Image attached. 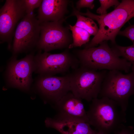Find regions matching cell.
<instances>
[{"label": "cell", "mask_w": 134, "mask_h": 134, "mask_svg": "<svg viewBox=\"0 0 134 134\" xmlns=\"http://www.w3.org/2000/svg\"><path fill=\"white\" fill-rule=\"evenodd\" d=\"M34 72L42 76H54L67 72L79 67V60L74 55L66 50L58 54L39 51L34 56Z\"/></svg>", "instance_id": "8992f818"}, {"label": "cell", "mask_w": 134, "mask_h": 134, "mask_svg": "<svg viewBox=\"0 0 134 134\" xmlns=\"http://www.w3.org/2000/svg\"></svg>", "instance_id": "603a6c76"}, {"label": "cell", "mask_w": 134, "mask_h": 134, "mask_svg": "<svg viewBox=\"0 0 134 134\" xmlns=\"http://www.w3.org/2000/svg\"><path fill=\"white\" fill-rule=\"evenodd\" d=\"M100 44L97 47L74 51L80 66L96 70L107 69L129 72L132 67L130 63L120 58L106 41Z\"/></svg>", "instance_id": "3957f363"}, {"label": "cell", "mask_w": 134, "mask_h": 134, "mask_svg": "<svg viewBox=\"0 0 134 134\" xmlns=\"http://www.w3.org/2000/svg\"><path fill=\"white\" fill-rule=\"evenodd\" d=\"M40 31V23L33 13L27 14L15 30L11 51L13 56L26 52L36 48Z\"/></svg>", "instance_id": "52a82bcc"}, {"label": "cell", "mask_w": 134, "mask_h": 134, "mask_svg": "<svg viewBox=\"0 0 134 134\" xmlns=\"http://www.w3.org/2000/svg\"><path fill=\"white\" fill-rule=\"evenodd\" d=\"M94 0H79L76 3L75 8L80 11L81 8H88L93 9L94 7Z\"/></svg>", "instance_id": "ffe728a7"}, {"label": "cell", "mask_w": 134, "mask_h": 134, "mask_svg": "<svg viewBox=\"0 0 134 134\" xmlns=\"http://www.w3.org/2000/svg\"><path fill=\"white\" fill-rule=\"evenodd\" d=\"M81 15L96 21L99 26L98 31L89 43L84 45V49L95 47L102 42L110 40L113 44L122 26L134 17V0H123L112 12L98 15L88 9L85 13L79 11Z\"/></svg>", "instance_id": "6da1fadb"}, {"label": "cell", "mask_w": 134, "mask_h": 134, "mask_svg": "<svg viewBox=\"0 0 134 134\" xmlns=\"http://www.w3.org/2000/svg\"><path fill=\"white\" fill-rule=\"evenodd\" d=\"M107 72L80 66L69 73L70 92L88 101L97 98Z\"/></svg>", "instance_id": "5b68a950"}, {"label": "cell", "mask_w": 134, "mask_h": 134, "mask_svg": "<svg viewBox=\"0 0 134 134\" xmlns=\"http://www.w3.org/2000/svg\"><path fill=\"white\" fill-rule=\"evenodd\" d=\"M119 56H121L132 64V71L134 70V46H122L115 45L112 48Z\"/></svg>", "instance_id": "e0dca14e"}, {"label": "cell", "mask_w": 134, "mask_h": 134, "mask_svg": "<svg viewBox=\"0 0 134 134\" xmlns=\"http://www.w3.org/2000/svg\"><path fill=\"white\" fill-rule=\"evenodd\" d=\"M118 34L126 37L131 40L134 46V24L128 27L123 31H120Z\"/></svg>", "instance_id": "44dd1931"}, {"label": "cell", "mask_w": 134, "mask_h": 134, "mask_svg": "<svg viewBox=\"0 0 134 134\" xmlns=\"http://www.w3.org/2000/svg\"><path fill=\"white\" fill-rule=\"evenodd\" d=\"M69 28L72 32L73 42L68 49L80 47L89 41L91 35L87 31L74 25H69Z\"/></svg>", "instance_id": "2e32d148"}, {"label": "cell", "mask_w": 134, "mask_h": 134, "mask_svg": "<svg viewBox=\"0 0 134 134\" xmlns=\"http://www.w3.org/2000/svg\"><path fill=\"white\" fill-rule=\"evenodd\" d=\"M26 14L23 0H6L0 8V43H7L9 50H11L15 27Z\"/></svg>", "instance_id": "9c48e42d"}, {"label": "cell", "mask_w": 134, "mask_h": 134, "mask_svg": "<svg viewBox=\"0 0 134 134\" xmlns=\"http://www.w3.org/2000/svg\"><path fill=\"white\" fill-rule=\"evenodd\" d=\"M67 0H43L39 7L36 17L40 23L65 20L68 12Z\"/></svg>", "instance_id": "4fadbf2b"}, {"label": "cell", "mask_w": 134, "mask_h": 134, "mask_svg": "<svg viewBox=\"0 0 134 134\" xmlns=\"http://www.w3.org/2000/svg\"><path fill=\"white\" fill-rule=\"evenodd\" d=\"M45 122L46 127L55 129L60 134H95L97 132L89 123L83 122L47 118Z\"/></svg>", "instance_id": "5bb4252c"}, {"label": "cell", "mask_w": 134, "mask_h": 134, "mask_svg": "<svg viewBox=\"0 0 134 134\" xmlns=\"http://www.w3.org/2000/svg\"><path fill=\"white\" fill-rule=\"evenodd\" d=\"M87 113L90 125L104 134L118 132L126 122V112L106 97L93 100Z\"/></svg>", "instance_id": "7a4b0ae2"}, {"label": "cell", "mask_w": 134, "mask_h": 134, "mask_svg": "<svg viewBox=\"0 0 134 134\" xmlns=\"http://www.w3.org/2000/svg\"><path fill=\"white\" fill-rule=\"evenodd\" d=\"M95 134H104L100 131H97ZM118 134H134L133 127L131 126H126L124 125L118 132Z\"/></svg>", "instance_id": "7402d4cb"}, {"label": "cell", "mask_w": 134, "mask_h": 134, "mask_svg": "<svg viewBox=\"0 0 134 134\" xmlns=\"http://www.w3.org/2000/svg\"><path fill=\"white\" fill-rule=\"evenodd\" d=\"M82 100L71 92H68L55 103L57 113L54 119L82 121L89 124L87 111Z\"/></svg>", "instance_id": "7c38bea8"}, {"label": "cell", "mask_w": 134, "mask_h": 134, "mask_svg": "<svg viewBox=\"0 0 134 134\" xmlns=\"http://www.w3.org/2000/svg\"><path fill=\"white\" fill-rule=\"evenodd\" d=\"M34 56L33 53L19 60L16 59V56H12L6 73L7 81L11 86L24 90H29L33 81Z\"/></svg>", "instance_id": "30bf717a"}, {"label": "cell", "mask_w": 134, "mask_h": 134, "mask_svg": "<svg viewBox=\"0 0 134 134\" xmlns=\"http://www.w3.org/2000/svg\"><path fill=\"white\" fill-rule=\"evenodd\" d=\"M42 1V0H23L27 14L32 13L34 9L39 7Z\"/></svg>", "instance_id": "d6986e66"}, {"label": "cell", "mask_w": 134, "mask_h": 134, "mask_svg": "<svg viewBox=\"0 0 134 134\" xmlns=\"http://www.w3.org/2000/svg\"><path fill=\"white\" fill-rule=\"evenodd\" d=\"M36 84L42 95L55 103L70 91L69 73L62 76L39 75Z\"/></svg>", "instance_id": "8fae6325"}, {"label": "cell", "mask_w": 134, "mask_h": 134, "mask_svg": "<svg viewBox=\"0 0 134 134\" xmlns=\"http://www.w3.org/2000/svg\"><path fill=\"white\" fill-rule=\"evenodd\" d=\"M132 95H134V71L126 74L117 70L107 72L98 96L113 100L126 112Z\"/></svg>", "instance_id": "277c9868"}, {"label": "cell", "mask_w": 134, "mask_h": 134, "mask_svg": "<svg viewBox=\"0 0 134 134\" xmlns=\"http://www.w3.org/2000/svg\"><path fill=\"white\" fill-rule=\"evenodd\" d=\"M65 20L40 23V37L36 48L48 52L67 48L73 42L69 28L64 26Z\"/></svg>", "instance_id": "ba28073f"}, {"label": "cell", "mask_w": 134, "mask_h": 134, "mask_svg": "<svg viewBox=\"0 0 134 134\" xmlns=\"http://www.w3.org/2000/svg\"><path fill=\"white\" fill-rule=\"evenodd\" d=\"M72 12L69 17L75 16L76 17L77 20L74 25L85 30L91 35L95 36L98 31L99 28L93 20L80 14L72 3Z\"/></svg>", "instance_id": "9a60e30c"}, {"label": "cell", "mask_w": 134, "mask_h": 134, "mask_svg": "<svg viewBox=\"0 0 134 134\" xmlns=\"http://www.w3.org/2000/svg\"><path fill=\"white\" fill-rule=\"evenodd\" d=\"M100 6L97 10V12L100 15L107 14V10L110 7L114 6L117 7L120 4L117 0H99Z\"/></svg>", "instance_id": "ac0fdd59"}]
</instances>
